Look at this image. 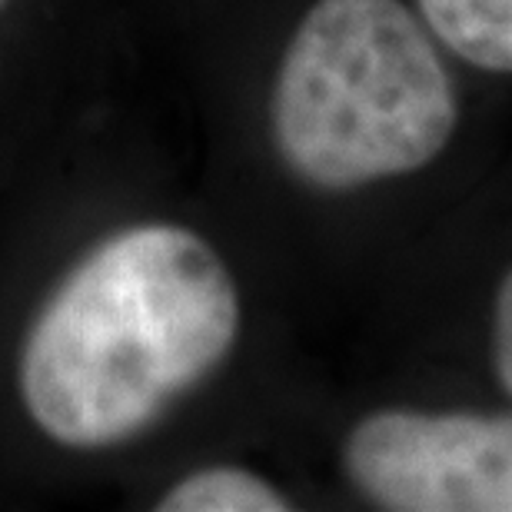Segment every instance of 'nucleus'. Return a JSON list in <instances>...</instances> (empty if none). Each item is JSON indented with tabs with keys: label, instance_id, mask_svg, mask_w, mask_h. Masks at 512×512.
Masks as SVG:
<instances>
[{
	"label": "nucleus",
	"instance_id": "1",
	"mask_svg": "<svg viewBox=\"0 0 512 512\" xmlns=\"http://www.w3.org/2000/svg\"><path fill=\"white\" fill-rule=\"evenodd\" d=\"M237 333V283L210 243L143 223L90 250L50 293L20 350V396L60 446H117L207 380Z\"/></svg>",
	"mask_w": 512,
	"mask_h": 512
},
{
	"label": "nucleus",
	"instance_id": "3",
	"mask_svg": "<svg viewBox=\"0 0 512 512\" xmlns=\"http://www.w3.org/2000/svg\"><path fill=\"white\" fill-rule=\"evenodd\" d=\"M350 483L396 512H512V413L380 409L343 443Z\"/></svg>",
	"mask_w": 512,
	"mask_h": 512
},
{
	"label": "nucleus",
	"instance_id": "2",
	"mask_svg": "<svg viewBox=\"0 0 512 512\" xmlns=\"http://www.w3.org/2000/svg\"><path fill=\"white\" fill-rule=\"evenodd\" d=\"M270 120L296 177L353 190L433 163L459 107L443 57L399 0H316L283 54Z\"/></svg>",
	"mask_w": 512,
	"mask_h": 512
},
{
	"label": "nucleus",
	"instance_id": "6",
	"mask_svg": "<svg viewBox=\"0 0 512 512\" xmlns=\"http://www.w3.org/2000/svg\"><path fill=\"white\" fill-rule=\"evenodd\" d=\"M493 360L496 376L503 389L512 396V270L503 276L496 293V316H493Z\"/></svg>",
	"mask_w": 512,
	"mask_h": 512
},
{
	"label": "nucleus",
	"instance_id": "5",
	"mask_svg": "<svg viewBox=\"0 0 512 512\" xmlns=\"http://www.w3.org/2000/svg\"><path fill=\"white\" fill-rule=\"evenodd\" d=\"M163 512H286L290 499L266 479L233 466L197 469L170 486L157 503Z\"/></svg>",
	"mask_w": 512,
	"mask_h": 512
},
{
	"label": "nucleus",
	"instance_id": "4",
	"mask_svg": "<svg viewBox=\"0 0 512 512\" xmlns=\"http://www.w3.org/2000/svg\"><path fill=\"white\" fill-rule=\"evenodd\" d=\"M443 44L473 67L512 74V0H416Z\"/></svg>",
	"mask_w": 512,
	"mask_h": 512
},
{
	"label": "nucleus",
	"instance_id": "7",
	"mask_svg": "<svg viewBox=\"0 0 512 512\" xmlns=\"http://www.w3.org/2000/svg\"><path fill=\"white\" fill-rule=\"evenodd\" d=\"M0 4H4V0H0Z\"/></svg>",
	"mask_w": 512,
	"mask_h": 512
}]
</instances>
